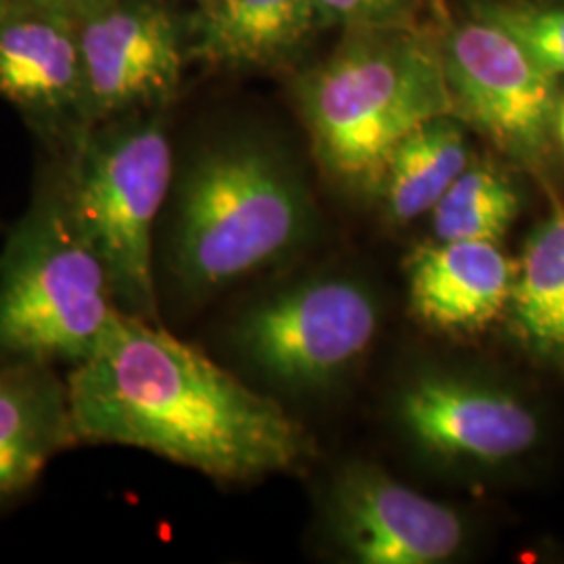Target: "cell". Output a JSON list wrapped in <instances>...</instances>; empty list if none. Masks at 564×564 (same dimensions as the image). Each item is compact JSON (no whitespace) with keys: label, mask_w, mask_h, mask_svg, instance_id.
I'll return each instance as SVG.
<instances>
[{"label":"cell","mask_w":564,"mask_h":564,"mask_svg":"<svg viewBox=\"0 0 564 564\" xmlns=\"http://www.w3.org/2000/svg\"><path fill=\"white\" fill-rule=\"evenodd\" d=\"M65 377L80 445L134 447L223 484L289 473L310 456L305 429L281 403L163 323L118 310Z\"/></svg>","instance_id":"6da1fadb"},{"label":"cell","mask_w":564,"mask_h":564,"mask_svg":"<svg viewBox=\"0 0 564 564\" xmlns=\"http://www.w3.org/2000/svg\"><path fill=\"white\" fill-rule=\"evenodd\" d=\"M172 186V214L155 247L158 286L191 305L282 260L310 224L295 174L249 137L207 144Z\"/></svg>","instance_id":"7a4b0ae2"},{"label":"cell","mask_w":564,"mask_h":564,"mask_svg":"<svg viewBox=\"0 0 564 564\" xmlns=\"http://www.w3.org/2000/svg\"><path fill=\"white\" fill-rule=\"evenodd\" d=\"M118 310L55 170L0 247V360L74 368L97 349Z\"/></svg>","instance_id":"3957f363"},{"label":"cell","mask_w":564,"mask_h":564,"mask_svg":"<svg viewBox=\"0 0 564 564\" xmlns=\"http://www.w3.org/2000/svg\"><path fill=\"white\" fill-rule=\"evenodd\" d=\"M302 105L321 162L356 184L383 181L391 153L412 130L456 113L444 55L387 25L368 28L314 72Z\"/></svg>","instance_id":"277c9868"},{"label":"cell","mask_w":564,"mask_h":564,"mask_svg":"<svg viewBox=\"0 0 564 564\" xmlns=\"http://www.w3.org/2000/svg\"><path fill=\"white\" fill-rule=\"evenodd\" d=\"M59 167L65 199L107 268L121 312L163 323L155 247L174 182L165 123L132 113L86 128Z\"/></svg>","instance_id":"5b68a950"},{"label":"cell","mask_w":564,"mask_h":564,"mask_svg":"<svg viewBox=\"0 0 564 564\" xmlns=\"http://www.w3.org/2000/svg\"><path fill=\"white\" fill-rule=\"evenodd\" d=\"M379 310L362 284L318 279L249 305L230 341L242 362L274 383L321 384L356 362L377 335Z\"/></svg>","instance_id":"8992f818"},{"label":"cell","mask_w":564,"mask_h":564,"mask_svg":"<svg viewBox=\"0 0 564 564\" xmlns=\"http://www.w3.org/2000/svg\"><path fill=\"white\" fill-rule=\"evenodd\" d=\"M442 55L456 113L517 162H542L556 134L558 76L485 18L452 30Z\"/></svg>","instance_id":"52a82bcc"},{"label":"cell","mask_w":564,"mask_h":564,"mask_svg":"<svg viewBox=\"0 0 564 564\" xmlns=\"http://www.w3.org/2000/svg\"><path fill=\"white\" fill-rule=\"evenodd\" d=\"M86 126L142 113L181 84L178 30L167 11L144 0H113L78 21Z\"/></svg>","instance_id":"ba28073f"},{"label":"cell","mask_w":564,"mask_h":564,"mask_svg":"<svg viewBox=\"0 0 564 564\" xmlns=\"http://www.w3.org/2000/svg\"><path fill=\"white\" fill-rule=\"evenodd\" d=\"M333 523L345 550L364 564H437L464 542L460 517L383 470L354 464L333 491Z\"/></svg>","instance_id":"9c48e42d"},{"label":"cell","mask_w":564,"mask_h":564,"mask_svg":"<svg viewBox=\"0 0 564 564\" xmlns=\"http://www.w3.org/2000/svg\"><path fill=\"white\" fill-rule=\"evenodd\" d=\"M400 416L429 452L466 463L517 460L542 433L538 414L514 393L452 375H429L408 384Z\"/></svg>","instance_id":"30bf717a"},{"label":"cell","mask_w":564,"mask_h":564,"mask_svg":"<svg viewBox=\"0 0 564 564\" xmlns=\"http://www.w3.org/2000/svg\"><path fill=\"white\" fill-rule=\"evenodd\" d=\"M0 97L69 149L84 118L78 21L11 7L0 23Z\"/></svg>","instance_id":"8fae6325"},{"label":"cell","mask_w":564,"mask_h":564,"mask_svg":"<svg viewBox=\"0 0 564 564\" xmlns=\"http://www.w3.org/2000/svg\"><path fill=\"white\" fill-rule=\"evenodd\" d=\"M78 445L69 384L57 366L0 360V514L20 505L59 454Z\"/></svg>","instance_id":"7c38bea8"},{"label":"cell","mask_w":564,"mask_h":564,"mask_svg":"<svg viewBox=\"0 0 564 564\" xmlns=\"http://www.w3.org/2000/svg\"><path fill=\"white\" fill-rule=\"evenodd\" d=\"M514 279L517 263L498 242H431L408 260L412 312L444 333H479L500 318Z\"/></svg>","instance_id":"4fadbf2b"},{"label":"cell","mask_w":564,"mask_h":564,"mask_svg":"<svg viewBox=\"0 0 564 564\" xmlns=\"http://www.w3.org/2000/svg\"><path fill=\"white\" fill-rule=\"evenodd\" d=\"M318 18L314 0H203L195 51L216 65L281 57Z\"/></svg>","instance_id":"5bb4252c"},{"label":"cell","mask_w":564,"mask_h":564,"mask_svg":"<svg viewBox=\"0 0 564 564\" xmlns=\"http://www.w3.org/2000/svg\"><path fill=\"white\" fill-rule=\"evenodd\" d=\"M508 310L524 347L564 370V209L545 218L524 242Z\"/></svg>","instance_id":"9a60e30c"},{"label":"cell","mask_w":564,"mask_h":564,"mask_svg":"<svg viewBox=\"0 0 564 564\" xmlns=\"http://www.w3.org/2000/svg\"><path fill=\"white\" fill-rule=\"evenodd\" d=\"M452 118L444 116L419 126L391 153L381 181L391 220L412 223L433 212L468 167L463 128Z\"/></svg>","instance_id":"2e32d148"},{"label":"cell","mask_w":564,"mask_h":564,"mask_svg":"<svg viewBox=\"0 0 564 564\" xmlns=\"http://www.w3.org/2000/svg\"><path fill=\"white\" fill-rule=\"evenodd\" d=\"M519 216L514 186L491 165L466 167L431 212L437 241L498 242Z\"/></svg>","instance_id":"e0dca14e"},{"label":"cell","mask_w":564,"mask_h":564,"mask_svg":"<svg viewBox=\"0 0 564 564\" xmlns=\"http://www.w3.org/2000/svg\"><path fill=\"white\" fill-rule=\"evenodd\" d=\"M481 18L494 21L558 78L564 76V9L487 4Z\"/></svg>","instance_id":"ac0fdd59"},{"label":"cell","mask_w":564,"mask_h":564,"mask_svg":"<svg viewBox=\"0 0 564 564\" xmlns=\"http://www.w3.org/2000/svg\"><path fill=\"white\" fill-rule=\"evenodd\" d=\"M314 4L323 20L368 30L389 25L405 0H314Z\"/></svg>","instance_id":"d6986e66"},{"label":"cell","mask_w":564,"mask_h":564,"mask_svg":"<svg viewBox=\"0 0 564 564\" xmlns=\"http://www.w3.org/2000/svg\"><path fill=\"white\" fill-rule=\"evenodd\" d=\"M111 2L113 0H13L15 7L55 13V15L72 21L86 20L88 15L101 11L102 7L111 4Z\"/></svg>","instance_id":"ffe728a7"},{"label":"cell","mask_w":564,"mask_h":564,"mask_svg":"<svg viewBox=\"0 0 564 564\" xmlns=\"http://www.w3.org/2000/svg\"><path fill=\"white\" fill-rule=\"evenodd\" d=\"M556 134L564 144V99H561V107H558V116H556Z\"/></svg>","instance_id":"44dd1931"},{"label":"cell","mask_w":564,"mask_h":564,"mask_svg":"<svg viewBox=\"0 0 564 564\" xmlns=\"http://www.w3.org/2000/svg\"><path fill=\"white\" fill-rule=\"evenodd\" d=\"M11 7H13V4H9L7 0H0V23L7 18V13L11 11Z\"/></svg>","instance_id":"7402d4cb"}]
</instances>
